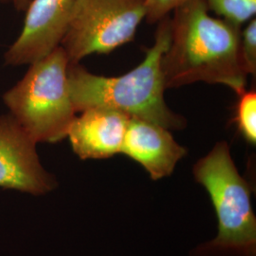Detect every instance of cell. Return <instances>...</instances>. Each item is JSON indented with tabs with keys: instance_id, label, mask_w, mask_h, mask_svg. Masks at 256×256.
I'll return each mask as SVG.
<instances>
[{
	"instance_id": "obj_10",
	"label": "cell",
	"mask_w": 256,
	"mask_h": 256,
	"mask_svg": "<svg viewBox=\"0 0 256 256\" xmlns=\"http://www.w3.org/2000/svg\"><path fill=\"white\" fill-rule=\"evenodd\" d=\"M209 12H214L220 18L243 27L252 19L256 18V0H203Z\"/></svg>"
},
{
	"instance_id": "obj_5",
	"label": "cell",
	"mask_w": 256,
	"mask_h": 256,
	"mask_svg": "<svg viewBox=\"0 0 256 256\" xmlns=\"http://www.w3.org/2000/svg\"><path fill=\"white\" fill-rule=\"evenodd\" d=\"M144 0H76L61 46L70 64L133 41L146 19Z\"/></svg>"
},
{
	"instance_id": "obj_14",
	"label": "cell",
	"mask_w": 256,
	"mask_h": 256,
	"mask_svg": "<svg viewBox=\"0 0 256 256\" xmlns=\"http://www.w3.org/2000/svg\"><path fill=\"white\" fill-rule=\"evenodd\" d=\"M32 0H10V2L14 4V8L18 12H25L27 10L28 4Z\"/></svg>"
},
{
	"instance_id": "obj_1",
	"label": "cell",
	"mask_w": 256,
	"mask_h": 256,
	"mask_svg": "<svg viewBox=\"0 0 256 256\" xmlns=\"http://www.w3.org/2000/svg\"><path fill=\"white\" fill-rule=\"evenodd\" d=\"M241 30L212 18L203 0H190L174 10L162 59L166 90L206 82L223 84L238 96L246 92L248 76L239 56Z\"/></svg>"
},
{
	"instance_id": "obj_7",
	"label": "cell",
	"mask_w": 256,
	"mask_h": 256,
	"mask_svg": "<svg viewBox=\"0 0 256 256\" xmlns=\"http://www.w3.org/2000/svg\"><path fill=\"white\" fill-rule=\"evenodd\" d=\"M76 0H32L22 30L4 55L8 66L30 64L61 46Z\"/></svg>"
},
{
	"instance_id": "obj_13",
	"label": "cell",
	"mask_w": 256,
	"mask_h": 256,
	"mask_svg": "<svg viewBox=\"0 0 256 256\" xmlns=\"http://www.w3.org/2000/svg\"><path fill=\"white\" fill-rule=\"evenodd\" d=\"M188 1L190 0H144L146 20L149 24H156Z\"/></svg>"
},
{
	"instance_id": "obj_4",
	"label": "cell",
	"mask_w": 256,
	"mask_h": 256,
	"mask_svg": "<svg viewBox=\"0 0 256 256\" xmlns=\"http://www.w3.org/2000/svg\"><path fill=\"white\" fill-rule=\"evenodd\" d=\"M68 66V55L59 46L30 64L25 76L3 96L10 114L36 144L64 140L76 117Z\"/></svg>"
},
{
	"instance_id": "obj_12",
	"label": "cell",
	"mask_w": 256,
	"mask_h": 256,
	"mask_svg": "<svg viewBox=\"0 0 256 256\" xmlns=\"http://www.w3.org/2000/svg\"><path fill=\"white\" fill-rule=\"evenodd\" d=\"M239 56L243 70L248 76L256 74V19H252L241 30Z\"/></svg>"
},
{
	"instance_id": "obj_11",
	"label": "cell",
	"mask_w": 256,
	"mask_h": 256,
	"mask_svg": "<svg viewBox=\"0 0 256 256\" xmlns=\"http://www.w3.org/2000/svg\"><path fill=\"white\" fill-rule=\"evenodd\" d=\"M236 122L238 131L248 144H256V92H244L238 96Z\"/></svg>"
},
{
	"instance_id": "obj_9",
	"label": "cell",
	"mask_w": 256,
	"mask_h": 256,
	"mask_svg": "<svg viewBox=\"0 0 256 256\" xmlns=\"http://www.w3.org/2000/svg\"><path fill=\"white\" fill-rule=\"evenodd\" d=\"M130 117L116 110L90 108L75 117L68 137L81 160H106L122 154Z\"/></svg>"
},
{
	"instance_id": "obj_2",
	"label": "cell",
	"mask_w": 256,
	"mask_h": 256,
	"mask_svg": "<svg viewBox=\"0 0 256 256\" xmlns=\"http://www.w3.org/2000/svg\"><path fill=\"white\" fill-rule=\"evenodd\" d=\"M158 24L154 45L148 48L144 60L128 74L106 77L92 74L80 63H70L68 82L76 113L102 108L169 130L186 128L187 120L171 110L164 98L162 59L171 38V16Z\"/></svg>"
},
{
	"instance_id": "obj_15",
	"label": "cell",
	"mask_w": 256,
	"mask_h": 256,
	"mask_svg": "<svg viewBox=\"0 0 256 256\" xmlns=\"http://www.w3.org/2000/svg\"><path fill=\"white\" fill-rule=\"evenodd\" d=\"M1 2H4V3H7V2H10V0H0Z\"/></svg>"
},
{
	"instance_id": "obj_8",
	"label": "cell",
	"mask_w": 256,
	"mask_h": 256,
	"mask_svg": "<svg viewBox=\"0 0 256 256\" xmlns=\"http://www.w3.org/2000/svg\"><path fill=\"white\" fill-rule=\"evenodd\" d=\"M187 153L171 130L144 120H129L122 154L142 165L153 180L170 176Z\"/></svg>"
},
{
	"instance_id": "obj_6",
	"label": "cell",
	"mask_w": 256,
	"mask_h": 256,
	"mask_svg": "<svg viewBox=\"0 0 256 256\" xmlns=\"http://www.w3.org/2000/svg\"><path fill=\"white\" fill-rule=\"evenodd\" d=\"M37 144L10 114L0 116V188L42 196L57 187L40 162Z\"/></svg>"
},
{
	"instance_id": "obj_3",
	"label": "cell",
	"mask_w": 256,
	"mask_h": 256,
	"mask_svg": "<svg viewBox=\"0 0 256 256\" xmlns=\"http://www.w3.org/2000/svg\"><path fill=\"white\" fill-rule=\"evenodd\" d=\"M210 196L218 220V236L192 256H256V218L250 184L234 162L227 142H218L192 168Z\"/></svg>"
}]
</instances>
